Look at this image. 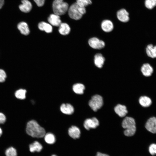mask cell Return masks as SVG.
I'll use <instances>...</instances> for the list:
<instances>
[{"label":"cell","mask_w":156,"mask_h":156,"mask_svg":"<svg viewBox=\"0 0 156 156\" xmlns=\"http://www.w3.org/2000/svg\"><path fill=\"white\" fill-rule=\"evenodd\" d=\"M85 89L84 86L81 83H76L73 86V89L74 92L77 94H81L83 93Z\"/></svg>","instance_id":"24"},{"label":"cell","mask_w":156,"mask_h":156,"mask_svg":"<svg viewBox=\"0 0 156 156\" xmlns=\"http://www.w3.org/2000/svg\"><path fill=\"white\" fill-rule=\"evenodd\" d=\"M27 91L26 90L20 89L17 90L15 92V97L17 99L23 100L26 98V94Z\"/></svg>","instance_id":"27"},{"label":"cell","mask_w":156,"mask_h":156,"mask_svg":"<svg viewBox=\"0 0 156 156\" xmlns=\"http://www.w3.org/2000/svg\"><path fill=\"white\" fill-rule=\"evenodd\" d=\"M38 7L43 6L45 0H33Z\"/></svg>","instance_id":"33"},{"label":"cell","mask_w":156,"mask_h":156,"mask_svg":"<svg viewBox=\"0 0 156 156\" xmlns=\"http://www.w3.org/2000/svg\"><path fill=\"white\" fill-rule=\"evenodd\" d=\"M96 156H109L108 155L103 153L100 152H98L97 153Z\"/></svg>","instance_id":"34"},{"label":"cell","mask_w":156,"mask_h":156,"mask_svg":"<svg viewBox=\"0 0 156 156\" xmlns=\"http://www.w3.org/2000/svg\"><path fill=\"white\" fill-rule=\"evenodd\" d=\"M68 134L71 138L74 139H76L79 138L81 131L78 127L75 126H73L69 129Z\"/></svg>","instance_id":"13"},{"label":"cell","mask_w":156,"mask_h":156,"mask_svg":"<svg viewBox=\"0 0 156 156\" xmlns=\"http://www.w3.org/2000/svg\"><path fill=\"white\" fill-rule=\"evenodd\" d=\"M7 75L3 69H0V82H3L5 81Z\"/></svg>","instance_id":"31"},{"label":"cell","mask_w":156,"mask_h":156,"mask_svg":"<svg viewBox=\"0 0 156 156\" xmlns=\"http://www.w3.org/2000/svg\"><path fill=\"white\" fill-rule=\"evenodd\" d=\"M4 154L5 156H18V152L16 149L12 146L6 148L5 150Z\"/></svg>","instance_id":"25"},{"label":"cell","mask_w":156,"mask_h":156,"mask_svg":"<svg viewBox=\"0 0 156 156\" xmlns=\"http://www.w3.org/2000/svg\"><path fill=\"white\" fill-rule=\"evenodd\" d=\"M116 113L120 117H124L127 114L128 111L126 107L124 105L118 104L114 108Z\"/></svg>","instance_id":"14"},{"label":"cell","mask_w":156,"mask_h":156,"mask_svg":"<svg viewBox=\"0 0 156 156\" xmlns=\"http://www.w3.org/2000/svg\"><path fill=\"white\" fill-rule=\"evenodd\" d=\"M148 151L152 155H156V144H152L150 145L148 148Z\"/></svg>","instance_id":"30"},{"label":"cell","mask_w":156,"mask_h":156,"mask_svg":"<svg viewBox=\"0 0 156 156\" xmlns=\"http://www.w3.org/2000/svg\"><path fill=\"white\" fill-rule=\"evenodd\" d=\"M146 129L152 133H156V117H153L149 118L145 125Z\"/></svg>","instance_id":"8"},{"label":"cell","mask_w":156,"mask_h":156,"mask_svg":"<svg viewBox=\"0 0 156 156\" xmlns=\"http://www.w3.org/2000/svg\"><path fill=\"white\" fill-rule=\"evenodd\" d=\"M1 8L2 7L0 6V9H1Z\"/></svg>","instance_id":"38"},{"label":"cell","mask_w":156,"mask_h":156,"mask_svg":"<svg viewBox=\"0 0 156 156\" xmlns=\"http://www.w3.org/2000/svg\"><path fill=\"white\" fill-rule=\"evenodd\" d=\"M141 71L144 75L146 77H149L152 74L153 69L149 64L145 63L142 66Z\"/></svg>","instance_id":"15"},{"label":"cell","mask_w":156,"mask_h":156,"mask_svg":"<svg viewBox=\"0 0 156 156\" xmlns=\"http://www.w3.org/2000/svg\"><path fill=\"white\" fill-rule=\"evenodd\" d=\"M6 120V117L5 114L2 112H0V124L4 123Z\"/></svg>","instance_id":"32"},{"label":"cell","mask_w":156,"mask_h":156,"mask_svg":"<svg viewBox=\"0 0 156 156\" xmlns=\"http://www.w3.org/2000/svg\"><path fill=\"white\" fill-rule=\"evenodd\" d=\"M22 3L19 6L20 10L25 13L30 12L31 10L32 5L31 3L28 0H22Z\"/></svg>","instance_id":"11"},{"label":"cell","mask_w":156,"mask_h":156,"mask_svg":"<svg viewBox=\"0 0 156 156\" xmlns=\"http://www.w3.org/2000/svg\"><path fill=\"white\" fill-rule=\"evenodd\" d=\"M17 28L21 33L25 35H28L30 33L29 29L28 24L25 22H21L17 25Z\"/></svg>","instance_id":"16"},{"label":"cell","mask_w":156,"mask_h":156,"mask_svg":"<svg viewBox=\"0 0 156 156\" xmlns=\"http://www.w3.org/2000/svg\"><path fill=\"white\" fill-rule=\"evenodd\" d=\"M42 145L37 141H35L29 145V150L31 153L35 152H39L42 150Z\"/></svg>","instance_id":"20"},{"label":"cell","mask_w":156,"mask_h":156,"mask_svg":"<svg viewBox=\"0 0 156 156\" xmlns=\"http://www.w3.org/2000/svg\"><path fill=\"white\" fill-rule=\"evenodd\" d=\"M68 11L70 18L75 20L80 19L86 12L85 8L79 6L76 2L72 4Z\"/></svg>","instance_id":"3"},{"label":"cell","mask_w":156,"mask_h":156,"mask_svg":"<svg viewBox=\"0 0 156 156\" xmlns=\"http://www.w3.org/2000/svg\"><path fill=\"white\" fill-rule=\"evenodd\" d=\"M59 27L58 31L61 35H67L70 32V28L68 24L65 23H61Z\"/></svg>","instance_id":"21"},{"label":"cell","mask_w":156,"mask_h":156,"mask_svg":"<svg viewBox=\"0 0 156 156\" xmlns=\"http://www.w3.org/2000/svg\"><path fill=\"white\" fill-rule=\"evenodd\" d=\"M44 139L45 142L49 144H53L55 142V135L51 133H48L45 134L44 136Z\"/></svg>","instance_id":"26"},{"label":"cell","mask_w":156,"mask_h":156,"mask_svg":"<svg viewBox=\"0 0 156 156\" xmlns=\"http://www.w3.org/2000/svg\"><path fill=\"white\" fill-rule=\"evenodd\" d=\"M105 61V58L100 53H97L94 56V61L96 66L99 68L102 67Z\"/></svg>","instance_id":"19"},{"label":"cell","mask_w":156,"mask_h":156,"mask_svg":"<svg viewBox=\"0 0 156 156\" xmlns=\"http://www.w3.org/2000/svg\"><path fill=\"white\" fill-rule=\"evenodd\" d=\"M116 15L118 19L121 22H127L129 20V13L124 9H122L119 10L117 12Z\"/></svg>","instance_id":"9"},{"label":"cell","mask_w":156,"mask_h":156,"mask_svg":"<svg viewBox=\"0 0 156 156\" xmlns=\"http://www.w3.org/2000/svg\"><path fill=\"white\" fill-rule=\"evenodd\" d=\"M4 0H0V6L2 7L4 4Z\"/></svg>","instance_id":"35"},{"label":"cell","mask_w":156,"mask_h":156,"mask_svg":"<svg viewBox=\"0 0 156 156\" xmlns=\"http://www.w3.org/2000/svg\"><path fill=\"white\" fill-rule=\"evenodd\" d=\"M47 20L49 24L55 26H59L62 23L60 16L54 13L51 14Z\"/></svg>","instance_id":"10"},{"label":"cell","mask_w":156,"mask_h":156,"mask_svg":"<svg viewBox=\"0 0 156 156\" xmlns=\"http://www.w3.org/2000/svg\"><path fill=\"white\" fill-rule=\"evenodd\" d=\"M101 26L102 29L106 32L111 31L114 28L112 22L109 20H103L101 23Z\"/></svg>","instance_id":"12"},{"label":"cell","mask_w":156,"mask_h":156,"mask_svg":"<svg viewBox=\"0 0 156 156\" xmlns=\"http://www.w3.org/2000/svg\"><path fill=\"white\" fill-rule=\"evenodd\" d=\"M39 29L42 31H44L47 33H51L53 31L52 25L49 23L42 21L40 22L38 25Z\"/></svg>","instance_id":"18"},{"label":"cell","mask_w":156,"mask_h":156,"mask_svg":"<svg viewBox=\"0 0 156 156\" xmlns=\"http://www.w3.org/2000/svg\"><path fill=\"white\" fill-rule=\"evenodd\" d=\"M122 125L125 129L124 134L126 136H131L135 133L136 131L135 122L133 118L126 117L123 120Z\"/></svg>","instance_id":"2"},{"label":"cell","mask_w":156,"mask_h":156,"mask_svg":"<svg viewBox=\"0 0 156 156\" xmlns=\"http://www.w3.org/2000/svg\"><path fill=\"white\" fill-rule=\"evenodd\" d=\"M3 133V131L1 128L0 127V137H1Z\"/></svg>","instance_id":"36"},{"label":"cell","mask_w":156,"mask_h":156,"mask_svg":"<svg viewBox=\"0 0 156 156\" xmlns=\"http://www.w3.org/2000/svg\"><path fill=\"white\" fill-rule=\"evenodd\" d=\"M68 4L63 0H54L52 4L54 13L59 16L65 14L69 8Z\"/></svg>","instance_id":"4"},{"label":"cell","mask_w":156,"mask_h":156,"mask_svg":"<svg viewBox=\"0 0 156 156\" xmlns=\"http://www.w3.org/2000/svg\"><path fill=\"white\" fill-rule=\"evenodd\" d=\"M146 52L148 57L156 58V45L154 46L151 44L148 45L146 48Z\"/></svg>","instance_id":"22"},{"label":"cell","mask_w":156,"mask_h":156,"mask_svg":"<svg viewBox=\"0 0 156 156\" xmlns=\"http://www.w3.org/2000/svg\"><path fill=\"white\" fill-rule=\"evenodd\" d=\"M139 101L140 105L144 107H149L152 103L151 99L146 96H141L139 99Z\"/></svg>","instance_id":"23"},{"label":"cell","mask_w":156,"mask_h":156,"mask_svg":"<svg viewBox=\"0 0 156 156\" xmlns=\"http://www.w3.org/2000/svg\"><path fill=\"white\" fill-rule=\"evenodd\" d=\"M99 122L98 120L95 117L91 118H88L84 122L83 126L87 130L90 129H94L99 125Z\"/></svg>","instance_id":"7"},{"label":"cell","mask_w":156,"mask_h":156,"mask_svg":"<svg viewBox=\"0 0 156 156\" xmlns=\"http://www.w3.org/2000/svg\"><path fill=\"white\" fill-rule=\"evenodd\" d=\"M60 109L62 112L66 114H71L74 112L73 107L69 103L62 104L60 107Z\"/></svg>","instance_id":"17"},{"label":"cell","mask_w":156,"mask_h":156,"mask_svg":"<svg viewBox=\"0 0 156 156\" xmlns=\"http://www.w3.org/2000/svg\"><path fill=\"white\" fill-rule=\"evenodd\" d=\"M51 156H57L55 155H53Z\"/></svg>","instance_id":"37"},{"label":"cell","mask_w":156,"mask_h":156,"mask_svg":"<svg viewBox=\"0 0 156 156\" xmlns=\"http://www.w3.org/2000/svg\"><path fill=\"white\" fill-rule=\"evenodd\" d=\"M88 44L92 48L96 49H101L105 46V42L96 37H93L88 40Z\"/></svg>","instance_id":"6"},{"label":"cell","mask_w":156,"mask_h":156,"mask_svg":"<svg viewBox=\"0 0 156 156\" xmlns=\"http://www.w3.org/2000/svg\"><path fill=\"white\" fill-rule=\"evenodd\" d=\"M76 3L79 6L85 8L92 3L91 0H76Z\"/></svg>","instance_id":"28"},{"label":"cell","mask_w":156,"mask_h":156,"mask_svg":"<svg viewBox=\"0 0 156 156\" xmlns=\"http://www.w3.org/2000/svg\"><path fill=\"white\" fill-rule=\"evenodd\" d=\"M26 131L28 135L33 138H42L46 134L44 129L34 120L29 121L27 123Z\"/></svg>","instance_id":"1"},{"label":"cell","mask_w":156,"mask_h":156,"mask_svg":"<svg viewBox=\"0 0 156 156\" xmlns=\"http://www.w3.org/2000/svg\"><path fill=\"white\" fill-rule=\"evenodd\" d=\"M145 5L147 8L151 9L156 6V0H145Z\"/></svg>","instance_id":"29"},{"label":"cell","mask_w":156,"mask_h":156,"mask_svg":"<svg viewBox=\"0 0 156 156\" xmlns=\"http://www.w3.org/2000/svg\"><path fill=\"white\" fill-rule=\"evenodd\" d=\"M103 104L102 97L98 94L92 96L89 102V105L94 111H96L100 109Z\"/></svg>","instance_id":"5"}]
</instances>
